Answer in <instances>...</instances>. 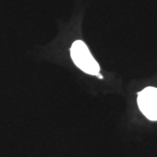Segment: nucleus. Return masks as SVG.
I'll use <instances>...</instances> for the list:
<instances>
[{
    "label": "nucleus",
    "mask_w": 157,
    "mask_h": 157,
    "mask_svg": "<svg viewBox=\"0 0 157 157\" xmlns=\"http://www.w3.org/2000/svg\"><path fill=\"white\" fill-rule=\"evenodd\" d=\"M70 52L73 63L81 71L90 75L99 74L100 66L83 41L77 40L73 42Z\"/></svg>",
    "instance_id": "f257e3e1"
},
{
    "label": "nucleus",
    "mask_w": 157,
    "mask_h": 157,
    "mask_svg": "<svg viewBox=\"0 0 157 157\" xmlns=\"http://www.w3.org/2000/svg\"><path fill=\"white\" fill-rule=\"evenodd\" d=\"M138 107L148 120L157 121V88L148 86L138 93Z\"/></svg>",
    "instance_id": "f03ea898"
}]
</instances>
